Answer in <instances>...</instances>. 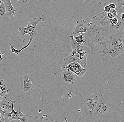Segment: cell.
I'll list each match as a JSON object with an SVG mask.
<instances>
[{
    "mask_svg": "<svg viewBox=\"0 0 124 122\" xmlns=\"http://www.w3.org/2000/svg\"><path fill=\"white\" fill-rule=\"evenodd\" d=\"M46 21V17L44 15H42L39 17H36L33 20H29L28 25L26 27H24L19 28L18 30V34L19 37L22 39L23 43H24L25 38L24 35L27 34L30 36L29 42L25 46H24L20 50H18L19 53L22 50L28 47L33 39L38 35V32L36 30L37 24L39 22H45Z\"/></svg>",
    "mask_w": 124,
    "mask_h": 122,
    "instance_id": "obj_3",
    "label": "cell"
},
{
    "mask_svg": "<svg viewBox=\"0 0 124 122\" xmlns=\"http://www.w3.org/2000/svg\"><path fill=\"white\" fill-rule=\"evenodd\" d=\"M90 30V23H88L85 20H81L78 21L75 23V27L72 31L74 35L79 33H85Z\"/></svg>",
    "mask_w": 124,
    "mask_h": 122,
    "instance_id": "obj_11",
    "label": "cell"
},
{
    "mask_svg": "<svg viewBox=\"0 0 124 122\" xmlns=\"http://www.w3.org/2000/svg\"><path fill=\"white\" fill-rule=\"evenodd\" d=\"M6 10V14L8 17L12 18L15 15V10L12 6L11 0H4V1Z\"/></svg>",
    "mask_w": 124,
    "mask_h": 122,
    "instance_id": "obj_15",
    "label": "cell"
},
{
    "mask_svg": "<svg viewBox=\"0 0 124 122\" xmlns=\"http://www.w3.org/2000/svg\"><path fill=\"white\" fill-rule=\"evenodd\" d=\"M8 92V91L7 89V86L3 79L0 80V95L4 97Z\"/></svg>",
    "mask_w": 124,
    "mask_h": 122,
    "instance_id": "obj_16",
    "label": "cell"
},
{
    "mask_svg": "<svg viewBox=\"0 0 124 122\" xmlns=\"http://www.w3.org/2000/svg\"><path fill=\"white\" fill-rule=\"evenodd\" d=\"M116 5L120 7L124 6V0H117Z\"/></svg>",
    "mask_w": 124,
    "mask_h": 122,
    "instance_id": "obj_20",
    "label": "cell"
},
{
    "mask_svg": "<svg viewBox=\"0 0 124 122\" xmlns=\"http://www.w3.org/2000/svg\"><path fill=\"white\" fill-rule=\"evenodd\" d=\"M110 23L111 25H114L116 24L118 22V19L116 17L113 18L109 19Z\"/></svg>",
    "mask_w": 124,
    "mask_h": 122,
    "instance_id": "obj_19",
    "label": "cell"
},
{
    "mask_svg": "<svg viewBox=\"0 0 124 122\" xmlns=\"http://www.w3.org/2000/svg\"><path fill=\"white\" fill-rule=\"evenodd\" d=\"M51 0L52 1H54V2H56V1L60 0Z\"/></svg>",
    "mask_w": 124,
    "mask_h": 122,
    "instance_id": "obj_31",
    "label": "cell"
},
{
    "mask_svg": "<svg viewBox=\"0 0 124 122\" xmlns=\"http://www.w3.org/2000/svg\"><path fill=\"white\" fill-rule=\"evenodd\" d=\"M64 68L69 69L79 77H82L86 72V69L83 68L79 63L75 62L70 63L62 68V69Z\"/></svg>",
    "mask_w": 124,
    "mask_h": 122,
    "instance_id": "obj_10",
    "label": "cell"
},
{
    "mask_svg": "<svg viewBox=\"0 0 124 122\" xmlns=\"http://www.w3.org/2000/svg\"><path fill=\"white\" fill-rule=\"evenodd\" d=\"M16 101H14L12 105L11 112L10 113L6 112L5 113L4 116L5 119V122H12L15 120H19L22 122H27V118L25 115L21 112H16L14 109V104L16 102Z\"/></svg>",
    "mask_w": 124,
    "mask_h": 122,
    "instance_id": "obj_9",
    "label": "cell"
},
{
    "mask_svg": "<svg viewBox=\"0 0 124 122\" xmlns=\"http://www.w3.org/2000/svg\"><path fill=\"white\" fill-rule=\"evenodd\" d=\"M1 116L2 115H1V114L0 112V116Z\"/></svg>",
    "mask_w": 124,
    "mask_h": 122,
    "instance_id": "obj_32",
    "label": "cell"
},
{
    "mask_svg": "<svg viewBox=\"0 0 124 122\" xmlns=\"http://www.w3.org/2000/svg\"><path fill=\"white\" fill-rule=\"evenodd\" d=\"M5 122V119L4 116H0V122Z\"/></svg>",
    "mask_w": 124,
    "mask_h": 122,
    "instance_id": "obj_26",
    "label": "cell"
},
{
    "mask_svg": "<svg viewBox=\"0 0 124 122\" xmlns=\"http://www.w3.org/2000/svg\"><path fill=\"white\" fill-rule=\"evenodd\" d=\"M108 55L115 57L124 52V38L122 34L109 37Z\"/></svg>",
    "mask_w": 124,
    "mask_h": 122,
    "instance_id": "obj_5",
    "label": "cell"
},
{
    "mask_svg": "<svg viewBox=\"0 0 124 122\" xmlns=\"http://www.w3.org/2000/svg\"><path fill=\"white\" fill-rule=\"evenodd\" d=\"M5 14L6 10L4 1L0 0V17H3Z\"/></svg>",
    "mask_w": 124,
    "mask_h": 122,
    "instance_id": "obj_18",
    "label": "cell"
},
{
    "mask_svg": "<svg viewBox=\"0 0 124 122\" xmlns=\"http://www.w3.org/2000/svg\"><path fill=\"white\" fill-rule=\"evenodd\" d=\"M91 23L100 28L109 36L110 24L109 18L105 11L100 12L91 19Z\"/></svg>",
    "mask_w": 124,
    "mask_h": 122,
    "instance_id": "obj_7",
    "label": "cell"
},
{
    "mask_svg": "<svg viewBox=\"0 0 124 122\" xmlns=\"http://www.w3.org/2000/svg\"><path fill=\"white\" fill-rule=\"evenodd\" d=\"M112 106L105 95L101 94L93 113V118L96 122H105L108 119Z\"/></svg>",
    "mask_w": 124,
    "mask_h": 122,
    "instance_id": "obj_4",
    "label": "cell"
},
{
    "mask_svg": "<svg viewBox=\"0 0 124 122\" xmlns=\"http://www.w3.org/2000/svg\"><path fill=\"white\" fill-rule=\"evenodd\" d=\"M104 11L105 12H106L107 13H108V12H109V11H110L111 8L108 5H107L104 7Z\"/></svg>",
    "mask_w": 124,
    "mask_h": 122,
    "instance_id": "obj_22",
    "label": "cell"
},
{
    "mask_svg": "<svg viewBox=\"0 0 124 122\" xmlns=\"http://www.w3.org/2000/svg\"><path fill=\"white\" fill-rule=\"evenodd\" d=\"M122 37H123V38H124V25L123 31H122Z\"/></svg>",
    "mask_w": 124,
    "mask_h": 122,
    "instance_id": "obj_29",
    "label": "cell"
},
{
    "mask_svg": "<svg viewBox=\"0 0 124 122\" xmlns=\"http://www.w3.org/2000/svg\"><path fill=\"white\" fill-rule=\"evenodd\" d=\"M121 18L122 19V20H124V13H122L121 14Z\"/></svg>",
    "mask_w": 124,
    "mask_h": 122,
    "instance_id": "obj_28",
    "label": "cell"
},
{
    "mask_svg": "<svg viewBox=\"0 0 124 122\" xmlns=\"http://www.w3.org/2000/svg\"><path fill=\"white\" fill-rule=\"evenodd\" d=\"M111 13L115 17L118 16V14L115 9H111L109 12Z\"/></svg>",
    "mask_w": 124,
    "mask_h": 122,
    "instance_id": "obj_21",
    "label": "cell"
},
{
    "mask_svg": "<svg viewBox=\"0 0 124 122\" xmlns=\"http://www.w3.org/2000/svg\"><path fill=\"white\" fill-rule=\"evenodd\" d=\"M90 30L84 33V45L90 48L91 54L108 55L109 37L106 33L94 24L90 22Z\"/></svg>",
    "mask_w": 124,
    "mask_h": 122,
    "instance_id": "obj_1",
    "label": "cell"
},
{
    "mask_svg": "<svg viewBox=\"0 0 124 122\" xmlns=\"http://www.w3.org/2000/svg\"><path fill=\"white\" fill-rule=\"evenodd\" d=\"M70 38L72 51L69 55L63 59V66L75 62L86 69L87 65V58L88 55L91 53L90 49L86 45H81L77 43L74 39L73 34L70 35Z\"/></svg>",
    "mask_w": 124,
    "mask_h": 122,
    "instance_id": "obj_2",
    "label": "cell"
},
{
    "mask_svg": "<svg viewBox=\"0 0 124 122\" xmlns=\"http://www.w3.org/2000/svg\"><path fill=\"white\" fill-rule=\"evenodd\" d=\"M107 15L108 17V18L109 19L113 18L115 17L113 15V14H112L111 13H110V12L107 13Z\"/></svg>",
    "mask_w": 124,
    "mask_h": 122,
    "instance_id": "obj_25",
    "label": "cell"
},
{
    "mask_svg": "<svg viewBox=\"0 0 124 122\" xmlns=\"http://www.w3.org/2000/svg\"><path fill=\"white\" fill-rule=\"evenodd\" d=\"M14 101L8 100L4 96L1 101H0V112L1 115L4 116L5 113L8 109L12 108V105Z\"/></svg>",
    "mask_w": 124,
    "mask_h": 122,
    "instance_id": "obj_14",
    "label": "cell"
},
{
    "mask_svg": "<svg viewBox=\"0 0 124 122\" xmlns=\"http://www.w3.org/2000/svg\"><path fill=\"white\" fill-rule=\"evenodd\" d=\"M61 78L62 81L66 83L72 84L74 83L76 81V75L72 72L67 69L62 72Z\"/></svg>",
    "mask_w": 124,
    "mask_h": 122,
    "instance_id": "obj_13",
    "label": "cell"
},
{
    "mask_svg": "<svg viewBox=\"0 0 124 122\" xmlns=\"http://www.w3.org/2000/svg\"><path fill=\"white\" fill-rule=\"evenodd\" d=\"M116 17L118 19V22L115 25H110V34L108 37L122 34L123 31L124 25V20H122L118 16Z\"/></svg>",
    "mask_w": 124,
    "mask_h": 122,
    "instance_id": "obj_12",
    "label": "cell"
},
{
    "mask_svg": "<svg viewBox=\"0 0 124 122\" xmlns=\"http://www.w3.org/2000/svg\"><path fill=\"white\" fill-rule=\"evenodd\" d=\"M101 95V94L98 93H89L87 96L80 101L83 109L92 117L93 111Z\"/></svg>",
    "mask_w": 124,
    "mask_h": 122,
    "instance_id": "obj_6",
    "label": "cell"
},
{
    "mask_svg": "<svg viewBox=\"0 0 124 122\" xmlns=\"http://www.w3.org/2000/svg\"><path fill=\"white\" fill-rule=\"evenodd\" d=\"M111 9H115L116 7V5L113 3H111L108 5Z\"/></svg>",
    "mask_w": 124,
    "mask_h": 122,
    "instance_id": "obj_24",
    "label": "cell"
},
{
    "mask_svg": "<svg viewBox=\"0 0 124 122\" xmlns=\"http://www.w3.org/2000/svg\"><path fill=\"white\" fill-rule=\"evenodd\" d=\"M4 58V55L3 52L0 50V63L3 61Z\"/></svg>",
    "mask_w": 124,
    "mask_h": 122,
    "instance_id": "obj_23",
    "label": "cell"
},
{
    "mask_svg": "<svg viewBox=\"0 0 124 122\" xmlns=\"http://www.w3.org/2000/svg\"><path fill=\"white\" fill-rule=\"evenodd\" d=\"M19 84L22 91L25 92H30L35 88L36 80L32 75L25 73L20 79Z\"/></svg>",
    "mask_w": 124,
    "mask_h": 122,
    "instance_id": "obj_8",
    "label": "cell"
},
{
    "mask_svg": "<svg viewBox=\"0 0 124 122\" xmlns=\"http://www.w3.org/2000/svg\"><path fill=\"white\" fill-rule=\"evenodd\" d=\"M18 1L23 3V4L27 3L29 0H17Z\"/></svg>",
    "mask_w": 124,
    "mask_h": 122,
    "instance_id": "obj_27",
    "label": "cell"
},
{
    "mask_svg": "<svg viewBox=\"0 0 124 122\" xmlns=\"http://www.w3.org/2000/svg\"><path fill=\"white\" fill-rule=\"evenodd\" d=\"M84 33L83 34H78V36L75 37L74 38L75 41L79 44H85V41L84 39Z\"/></svg>",
    "mask_w": 124,
    "mask_h": 122,
    "instance_id": "obj_17",
    "label": "cell"
},
{
    "mask_svg": "<svg viewBox=\"0 0 124 122\" xmlns=\"http://www.w3.org/2000/svg\"><path fill=\"white\" fill-rule=\"evenodd\" d=\"M3 97L1 96L0 95V101H1L3 99Z\"/></svg>",
    "mask_w": 124,
    "mask_h": 122,
    "instance_id": "obj_30",
    "label": "cell"
}]
</instances>
